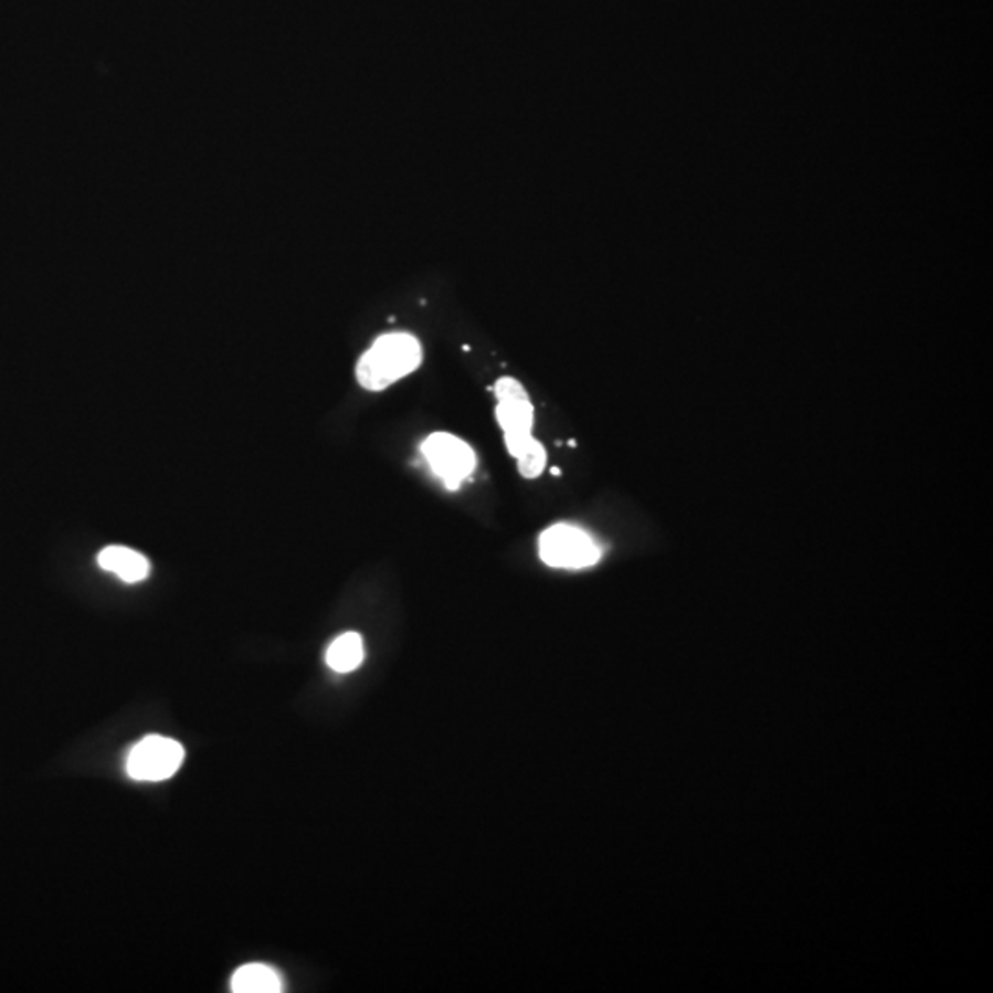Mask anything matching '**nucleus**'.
Wrapping results in <instances>:
<instances>
[{
    "label": "nucleus",
    "mask_w": 993,
    "mask_h": 993,
    "mask_svg": "<svg viewBox=\"0 0 993 993\" xmlns=\"http://www.w3.org/2000/svg\"><path fill=\"white\" fill-rule=\"evenodd\" d=\"M422 345L414 335H381L357 362V381L362 389L379 392L422 365Z\"/></svg>",
    "instance_id": "nucleus-1"
},
{
    "label": "nucleus",
    "mask_w": 993,
    "mask_h": 993,
    "mask_svg": "<svg viewBox=\"0 0 993 993\" xmlns=\"http://www.w3.org/2000/svg\"><path fill=\"white\" fill-rule=\"evenodd\" d=\"M539 556L547 566L556 569H585L599 563L602 552L582 528L554 525L541 534Z\"/></svg>",
    "instance_id": "nucleus-2"
},
{
    "label": "nucleus",
    "mask_w": 993,
    "mask_h": 993,
    "mask_svg": "<svg viewBox=\"0 0 993 993\" xmlns=\"http://www.w3.org/2000/svg\"><path fill=\"white\" fill-rule=\"evenodd\" d=\"M497 422L505 431L506 447L517 456L522 445L532 439L534 405L528 392L517 379L500 378L495 384Z\"/></svg>",
    "instance_id": "nucleus-3"
},
{
    "label": "nucleus",
    "mask_w": 993,
    "mask_h": 993,
    "mask_svg": "<svg viewBox=\"0 0 993 993\" xmlns=\"http://www.w3.org/2000/svg\"><path fill=\"white\" fill-rule=\"evenodd\" d=\"M184 760L181 743L165 736H148L127 757V774L140 782H162L173 777Z\"/></svg>",
    "instance_id": "nucleus-4"
},
{
    "label": "nucleus",
    "mask_w": 993,
    "mask_h": 993,
    "mask_svg": "<svg viewBox=\"0 0 993 993\" xmlns=\"http://www.w3.org/2000/svg\"><path fill=\"white\" fill-rule=\"evenodd\" d=\"M423 456L445 486L456 489L462 480L475 469V453L472 447L453 434L434 433L422 445Z\"/></svg>",
    "instance_id": "nucleus-5"
},
{
    "label": "nucleus",
    "mask_w": 993,
    "mask_h": 993,
    "mask_svg": "<svg viewBox=\"0 0 993 993\" xmlns=\"http://www.w3.org/2000/svg\"><path fill=\"white\" fill-rule=\"evenodd\" d=\"M98 563L104 571L113 572L126 583L142 582L149 574V561L146 560V556L120 545L102 550Z\"/></svg>",
    "instance_id": "nucleus-6"
},
{
    "label": "nucleus",
    "mask_w": 993,
    "mask_h": 993,
    "mask_svg": "<svg viewBox=\"0 0 993 993\" xmlns=\"http://www.w3.org/2000/svg\"><path fill=\"white\" fill-rule=\"evenodd\" d=\"M365 659V644L359 633H342L326 652V663L337 674H350Z\"/></svg>",
    "instance_id": "nucleus-7"
},
{
    "label": "nucleus",
    "mask_w": 993,
    "mask_h": 993,
    "mask_svg": "<svg viewBox=\"0 0 993 993\" xmlns=\"http://www.w3.org/2000/svg\"><path fill=\"white\" fill-rule=\"evenodd\" d=\"M232 992L278 993L282 992V979L273 968L265 964H247L234 973Z\"/></svg>",
    "instance_id": "nucleus-8"
},
{
    "label": "nucleus",
    "mask_w": 993,
    "mask_h": 993,
    "mask_svg": "<svg viewBox=\"0 0 993 993\" xmlns=\"http://www.w3.org/2000/svg\"><path fill=\"white\" fill-rule=\"evenodd\" d=\"M517 466L525 478H538L547 466V453L538 440L530 439L517 453Z\"/></svg>",
    "instance_id": "nucleus-9"
}]
</instances>
